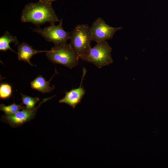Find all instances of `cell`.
I'll list each match as a JSON object with an SVG mask.
<instances>
[{
	"mask_svg": "<svg viewBox=\"0 0 168 168\" xmlns=\"http://www.w3.org/2000/svg\"><path fill=\"white\" fill-rule=\"evenodd\" d=\"M21 19L22 22L31 23L38 26L46 22L50 25L55 24L60 20L51 4L39 1L26 4L22 11Z\"/></svg>",
	"mask_w": 168,
	"mask_h": 168,
	"instance_id": "obj_1",
	"label": "cell"
},
{
	"mask_svg": "<svg viewBox=\"0 0 168 168\" xmlns=\"http://www.w3.org/2000/svg\"><path fill=\"white\" fill-rule=\"evenodd\" d=\"M45 54L52 63L63 65L70 69L76 66L80 59L69 43L55 45L50 50L47 51Z\"/></svg>",
	"mask_w": 168,
	"mask_h": 168,
	"instance_id": "obj_2",
	"label": "cell"
},
{
	"mask_svg": "<svg viewBox=\"0 0 168 168\" xmlns=\"http://www.w3.org/2000/svg\"><path fill=\"white\" fill-rule=\"evenodd\" d=\"M111 52V47L105 41L96 43V45L91 47L80 59L101 68L113 62Z\"/></svg>",
	"mask_w": 168,
	"mask_h": 168,
	"instance_id": "obj_3",
	"label": "cell"
},
{
	"mask_svg": "<svg viewBox=\"0 0 168 168\" xmlns=\"http://www.w3.org/2000/svg\"><path fill=\"white\" fill-rule=\"evenodd\" d=\"M69 40L70 45L80 59L91 47L90 27L86 24L76 26L71 33Z\"/></svg>",
	"mask_w": 168,
	"mask_h": 168,
	"instance_id": "obj_4",
	"label": "cell"
},
{
	"mask_svg": "<svg viewBox=\"0 0 168 168\" xmlns=\"http://www.w3.org/2000/svg\"><path fill=\"white\" fill-rule=\"evenodd\" d=\"M63 19L60 20L59 24L50 25L43 29L39 26L32 29L34 32L41 35L47 41L52 42L55 45L67 43L70 39L71 33L65 31L63 27Z\"/></svg>",
	"mask_w": 168,
	"mask_h": 168,
	"instance_id": "obj_5",
	"label": "cell"
},
{
	"mask_svg": "<svg viewBox=\"0 0 168 168\" xmlns=\"http://www.w3.org/2000/svg\"><path fill=\"white\" fill-rule=\"evenodd\" d=\"M54 96L43 99L36 107L33 109H27L26 108L13 115H3L1 117V121L8 124L12 127H19L34 119L38 109L41 104Z\"/></svg>",
	"mask_w": 168,
	"mask_h": 168,
	"instance_id": "obj_6",
	"label": "cell"
},
{
	"mask_svg": "<svg viewBox=\"0 0 168 168\" xmlns=\"http://www.w3.org/2000/svg\"><path fill=\"white\" fill-rule=\"evenodd\" d=\"M122 28L111 26L99 17L93 22L90 27L92 40L98 43L112 39L116 32Z\"/></svg>",
	"mask_w": 168,
	"mask_h": 168,
	"instance_id": "obj_7",
	"label": "cell"
},
{
	"mask_svg": "<svg viewBox=\"0 0 168 168\" xmlns=\"http://www.w3.org/2000/svg\"><path fill=\"white\" fill-rule=\"evenodd\" d=\"M86 72V69L83 68L82 76L79 87L65 92V96L59 100V103L66 104L74 109L81 102L85 93V90L82 85Z\"/></svg>",
	"mask_w": 168,
	"mask_h": 168,
	"instance_id": "obj_8",
	"label": "cell"
},
{
	"mask_svg": "<svg viewBox=\"0 0 168 168\" xmlns=\"http://www.w3.org/2000/svg\"><path fill=\"white\" fill-rule=\"evenodd\" d=\"M18 58L20 61L27 63L32 66H36L30 62L31 58L35 55L40 53L46 52L47 50H40L35 49L27 43L23 42L19 44L17 47Z\"/></svg>",
	"mask_w": 168,
	"mask_h": 168,
	"instance_id": "obj_9",
	"label": "cell"
},
{
	"mask_svg": "<svg viewBox=\"0 0 168 168\" xmlns=\"http://www.w3.org/2000/svg\"><path fill=\"white\" fill-rule=\"evenodd\" d=\"M57 72L55 69V73L49 81H46L45 78L41 75H40L30 83L31 87L42 93H49L55 88L54 85L52 86H49L50 82L53 78Z\"/></svg>",
	"mask_w": 168,
	"mask_h": 168,
	"instance_id": "obj_10",
	"label": "cell"
},
{
	"mask_svg": "<svg viewBox=\"0 0 168 168\" xmlns=\"http://www.w3.org/2000/svg\"><path fill=\"white\" fill-rule=\"evenodd\" d=\"M12 42L14 43L15 45L19 44V41L17 38L15 36L12 35L7 31L0 37V51L5 52L9 49L17 53L10 47L9 44Z\"/></svg>",
	"mask_w": 168,
	"mask_h": 168,
	"instance_id": "obj_11",
	"label": "cell"
},
{
	"mask_svg": "<svg viewBox=\"0 0 168 168\" xmlns=\"http://www.w3.org/2000/svg\"><path fill=\"white\" fill-rule=\"evenodd\" d=\"M21 105H17L15 103L9 105H5L3 104H1L0 110L3 111L6 115H11L26 108V106Z\"/></svg>",
	"mask_w": 168,
	"mask_h": 168,
	"instance_id": "obj_12",
	"label": "cell"
},
{
	"mask_svg": "<svg viewBox=\"0 0 168 168\" xmlns=\"http://www.w3.org/2000/svg\"><path fill=\"white\" fill-rule=\"evenodd\" d=\"M22 103L21 105L24 104L27 109H32L35 107L36 104L40 100L38 97H33L21 94Z\"/></svg>",
	"mask_w": 168,
	"mask_h": 168,
	"instance_id": "obj_13",
	"label": "cell"
},
{
	"mask_svg": "<svg viewBox=\"0 0 168 168\" xmlns=\"http://www.w3.org/2000/svg\"><path fill=\"white\" fill-rule=\"evenodd\" d=\"M11 86L6 83H2L0 85V98L2 99L8 98L12 95Z\"/></svg>",
	"mask_w": 168,
	"mask_h": 168,
	"instance_id": "obj_14",
	"label": "cell"
},
{
	"mask_svg": "<svg viewBox=\"0 0 168 168\" xmlns=\"http://www.w3.org/2000/svg\"><path fill=\"white\" fill-rule=\"evenodd\" d=\"M58 0H39V1L45 3L51 4L53 2Z\"/></svg>",
	"mask_w": 168,
	"mask_h": 168,
	"instance_id": "obj_15",
	"label": "cell"
}]
</instances>
